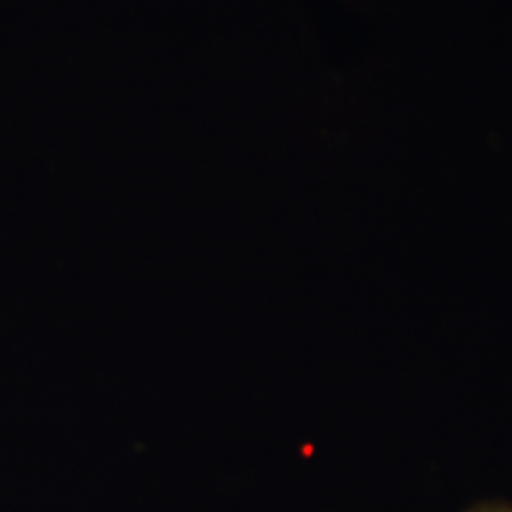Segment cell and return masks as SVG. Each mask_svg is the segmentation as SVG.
Segmentation results:
<instances>
[{
  "label": "cell",
  "instance_id": "cell-1",
  "mask_svg": "<svg viewBox=\"0 0 512 512\" xmlns=\"http://www.w3.org/2000/svg\"><path fill=\"white\" fill-rule=\"evenodd\" d=\"M465 512H512V503L507 501H482Z\"/></svg>",
  "mask_w": 512,
  "mask_h": 512
}]
</instances>
